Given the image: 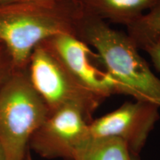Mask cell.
<instances>
[{"mask_svg":"<svg viewBox=\"0 0 160 160\" xmlns=\"http://www.w3.org/2000/svg\"><path fill=\"white\" fill-rule=\"evenodd\" d=\"M85 14L129 27L160 0H79Z\"/></svg>","mask_w":160,"mask_h":160,"instance_id":"8","label":"cell"},{"mask_svg":"<svg viewBox=\"0 0 160 160\" xmlns=\"http://www.w3.org/2000/svg\"><path fill=\"white\" fill-rule=\"evenodd\" d=\"M132 154L117 138H92L76 160H131Z\"/></svg>","mask_w":160,"mask_h":160,"instance_id":"9","label":"cell"},{"mask_svg":"<svg viewBox=\"0 0 160 160\" xmlns=\"http://www.w3.org/2000/svg\"><path fill=\"white\" fill-rule=\"evenodd\" d=\"M0 160H5V157H4L1 148H0Z\"/></svg>","mask_w":160,"mask_h":160,"instance_id":"15","label":"cell"},{"mask_svg":"<svg viewBox=\"0 0 160 160\" xmlns=\"http://www.w3.org/2000/svg\"><path fill=\"white\" fill-rule=\"evenodd\" d=\"M159 106L148 102H127L89 124L92 138H117L138 156L159 119Z\"/></svg>","mask_w":160,"mask_h":160,"instance_id":"6","label":"cell"},{"mask_svg":"<svg viewBox=\"0 0 160 160\" xmlns=\"http://www.w3.org/2000/svg\"><path fill=\"white\" fill-rule=\"evenodd\" d=\"M45 0H0V3H11V2H39Z\"/></svg>","mask_w":160,"mask_h":160,"instance_id":"13","label":"cell"},{"mask_svg":"<svg viewBox=\"0 0 160 160\" xmlns=\"http://www.w3.org/2000/svg\"><path fill=\"white\" fill-rule=\"evenodd\" d=\"M77 37L97 51L105 71L128 91L131 97L160 108V79L128 33L85 14Z\"/></svg>","mask_w":160,"mask_h":160,"instance_id":"2","label":"cell"},{"mask_svg":"<svg viewBox=\"0 0 160 160\" xmlns=\"http://www.w3.org/2000/svg\"><path fill=\"white\" fill-rule=\"evenodd\" d=\"M90 122L74 106H65L49 113L32 136L31 149L48 159L76 160L92 139Z\"/></svg>","mask_w":160,"mask_h":160,"instance_id":"5","label":"cell"},{"mask_svg":"<svg viewBox=\"0 0 160 160\" xmlns=\"http://www.w3.org/2000/svg\"><path fill=\"white\" fill-rule=\"evenodd\" d=\"M127 29L128 34L136 45L160 37V2Z\"/></svg>","mask_w":160,"mask_h":160,"instance_id":"10","label":"cell"},{"mask_svg":"<svg viewBox=\"0 0 160 160\" xmlns=\"http://www.w3.org/2000/svg\"><path fill=\"white\" fill-rule=\"evenodd\" d=\"M1 45H2V43L1 42H0V46H1Z\"/></svg>","mask_w":160,"mask_h":160,"instance_id":"17","label":"cell"},{"mask_svg":"<svg viewBox=\"0 0 160 160\" xmlns=\"http://www.w3.org/2000/svg\"><path fill=\"white\" fill-rule=\"evenodd\" d=\"M49 111L25 70H15L0 89V148L5 160H25L32 136Z\"/></svg>","mask_w":160,"mask_h":160,"instance_id":"3","label":"cell"},{"mask_svg":"<svg viewBox=\"0 0 160 160\" xmlns=\"http://www.w3.org/2000/svg\"><path fill=\"white\" fill-rule=\"evenodd\" d=\"M137 46L148 54L155 68L160 73V37L141 42Z\"/></svg>","mask_w":160,"mask_h":160,"instance_id":"11","label":"cell"},{"mask_svg":"<svg viewBox=\"0 0 160 160\" xmlns=\"http://www.w3.org/2000/svg\"><path fill=\"white\" fill-rule=\"evenodd\" d=\"M85 13L79 0L0 3V42L16 70L27 68L38 45L60 34L77 37Z\"/></svg>","mask_w":160,"mask_h":160,"instance_id":"1","label":"cell"},{"mask_svg":"<svg viewBox=\"0 0 160 160\" xmlns=\"http://www.w3.org/2000/svg\"><path fill=\"white\" fill-rule=\"evenodd\" d=\"M25 160H33V159H32V157H31V154L30 153V150L28 151L27 155H26Z\"/></svg>","mask_w":160,"mask_h":160,"instance_id":"14","label":"cell"},{"mask_svg":"<svg viewBox=\"0 0 160 160\" xmlns=\"http://www.w3.org/2000/svg\"><path fill=\"white\" fill-rule=\"evenodd\" d=\"M11 57L3 45L0 46V89L15 71Z\"/></svg>","mask_w":160,"mask_h":160,"instance_id":"12","label":"cell"},{"mask_svg":"<svg viewBox=\"0 0 160 160\" xmlns=\"http://www.w3.org/2000/svg\"><path fill=\"white\" fill-rule=\"evenodd\" d=\"M42 42L82 85L103 99L113 94L130 96L128 91L93 59L98 57L82 40L71 34H60Z\"/></svg>","mask_w":160,"mask_h":160,"instance_id":"7","label":"cell"},{"mask_svg":"<svg viewBox=\"0 0 160 160\" xmlns=\"http://www.w3.org/2000/svg\"><path fill=\"white\" fill-rule=\"evenodd\" d=\"M27 73L49 113L65 106H74L91 122L105 100L82 85L43 42L32 52Z\"/></svg>","mask_w":160,"mask_h":160,"instance_id":"4","label":"cell"},{"mask_svg":"<svg viewBox=\"0 0 160 160\" xmlns=\"http://www.w3.org/2000/svg\"><path fill=\"white\" fill-rule=\"evenodd\" d=\"M131 160H140V159H139V157H138V156L132 155Z\"/></svg>","mask_w":160,"mask_h":160,"instance_id":"16","label":"cell"}]
</instances>
